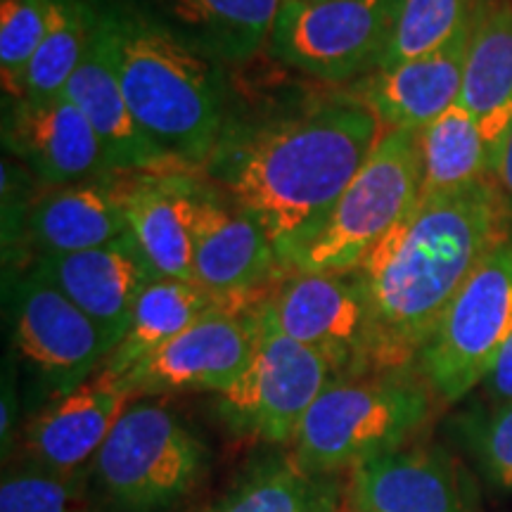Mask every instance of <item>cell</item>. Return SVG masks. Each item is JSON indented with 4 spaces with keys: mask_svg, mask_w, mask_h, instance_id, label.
<instances>
[{
    "mask_svg": "<svg viewBox=\"0 0 512 512\" xmlns=\"http://www.w3.org/2000/svg\"><path fill=\"white\" fill-rule=\"evenodd\" d=\"M91 10V34H88L86 50L64 88V95L91 121L112 174L117 171V174L128 176L181 166L147 136L143 126L133 117L131 107L121 93L117 74H114L112 57L98 15H95L93 0Z\"/></svg>",
    "mask_w": 512,
    "mask_h": 512,
    "instance_id": "obj_18",
    "label": "cell"
},
{
    "mask_svg": "<svg viewBox=\"0 0 512 512\" xmlns=\"http://www.w3.org/2000/svg\"><path fill=\"white\" fill-rule=\"evenodd\" d=\"M475 19L434 53L375 69L342 93L373 112L384 131H422L460 98Z\"/></svg>",
    "mask_w": 512,
    "mask_h": 512,
    "instance_id": "obj_17",
    "label": "cell"
},
{
    "mask_svg": "<svg viewBox=\"0 0 512 512\" xmlns=\"http://www.w3.org/2000/svg\"><path fill=\"white\" fill-rule=\"evenodd\" d=\"M477 448L489 475L512 491V403L491 408L477 427Z\"/></svg>",
    "mask_w": 512,
    "mask_h": 512,
    "instance_id": "obj_31",
    "label": "cell"
},
{
    "mask_svg": "<svg viewBox=\"0 0 512 512\" xmlns=\"http://www.w3.org/2000/svg\"><path fill=\"white\" fill-rule=\"evenodd\" d=\"M131 401L136 396L124 377L102 368L27 422L17 458L62 475L91 472L95 456Z\"/></svg>",
    "mask_w": 512,
    "mask_h": 512,
    "instance_id": "obj_14",
    "label": "cell"
},
{
    "mask_svg": "<svg viewBox=\"0 0 512 512\" xmlns=\"http://www.w3.org/2000/svg\"><path fill=\"white\" fill-rule=\"evenodd\" d=\"M128 221L119 181L57 185L29 204L24 216V245L34 259L76 254L124 238Z\"/></svg>",
    "mask_w": 512,
    "mask_h": 512,
    "instance_id": "obj_20",
    "label": "cell"
},
{
    "mask_svg": "<svg viewBox=\"0 0 512 512\" xmlns=\"http://www.w3.org/2000/svg\"><path fill=\"white\" fill-rule=\"evenodd\" d=\"M114 74L143 131L181 166H202L223 133L221 64L159 24L136 0H93Z\"/></svg>",
    "mask_w": 512,
    "mask_h": 512,
    "instance_id": "obj_3",
    "label": "cell"
},
{
    "mask_svg": "<svg viewBox=\"0 0 512 512\" xmlns=\"http://www.w3.org/2000/svg\"><path fill=\"white\" fill-rule=\"evenodd\" d=\"M0 512H98L91 472L62 475L17 458L3 470Z\"/></svg>",
    "mask_w": 512,
    "mask_h": 512,
    "instance_id": "obj_28",
    "label": "cell"
},
{
    "mask_svg": "<svg viewBox=\"0 0 512 512\" xmlns=\"http://www.w3.org/2000/svg\"><path fill=\"white\" fill-rule=\"evenodd\" d=\"M494 176L498 185H501L505 202H508V211H510V221H512V128L505 136L501 150H498L496 164H494Z\"/></svg>",
    "mask_w": 512,
    "mask_h": 512,
    "instance_id": "obj_34",
    "label": "cell"
},
{
    "mask_svg": "<svg viewBox=\"0 0 512 512\" xmlns=\"http://www.w3.org/2000/svg\"><path fill=\"white\" fill-rule=\"evenodd\" d=\"M384 128L344 93L252 126H223L207 181L266 230L285 268L316 238Z\"/></svg>",
    "mask_w": 512,
    "mask_h": 512,
    "instance_id": "obj_1",
    "label": "cell"
},
{
    "mask_svg": "<svg viewBox=\"0 0 512 512\" xmlns=\"http://www.w3.org/2000/svg\"><path fill=\"white\" fill-rule=\"evenodd\" d=\"M29 275L53 285L105 330L114 349L131 325L138 297L159 278L131 233L76 254L34 259Z\"/></svg>",
    "mask_w": 512,
    "mask_h": 512,
    "instance_id": "obj_16",
    "label": "cell"
},
{
    "mask_svg": "<svg viewBox=\"0 0 512 512\" xmlns=\"http://www.w3.org/2000/svg\"><path fill=\"white\" fill-rule=\"evenodd\" d=\"M335 512H361L356 508L354 503H351V498L347 496V491L344 494H337V501H335Z\"/></svg>",
    "mask_w": 512,
    "mask_h": 512,
    "instance_id": "obj_36",
    "label": "cell"
},
{
    "mask_svg": "<svg viewBox=\"0 0 512 512\" xmlns=\"http://www.w3.org/2000/svg\"><path fill=\"white\" fill-rule=\"evenodd\" d=\"M420 131H384L292 271L349 273L420 200Z\"/></svg>",
    "mask_w": 512,
    "mask_h": 512,
    "instance_id": "obj_6",
    "label": "cell"
},
{
    "mask_svg": "<svg viewBox=\"0 0 512 512\" xmlns=\"http://www.w3.org/2000/svg\"><path fill=\"white\" fill-rule=\"evenodd\" d=\"M138 5L211 62L240 64L268 48L283 0H143Z\"/></svg>",
    "mask_w": 512,
    "mask_h": 512,
    "instance_id": "obj_21",
    "label": "cell"
},
{
    "mask_svg": "<svg viewBox=\"0 0 512 512\" xmlns=\"http://www.w3.org/2000/svg\"><path fill=\"white\" fill-rule=\"evenodd\" d=\"M458 105L475 117L496 164L512 128V0L479 5Z\"/></svg>",
    "mask_w": 512,
    "mask_h": 512,
    "instance_id": "obj_23",
    "label": "cell"
},
{
    "mask_svg": "<svg viewBox=\"0 0 512 512\" xmlns=\"http://www.w3.org/2000/svg\"><path fill=\"white\" fill-rule=\"evenodd\" d=\"M200 185V178L178 166L128 174L119 181L128 233L159 278L195 280L192 235Z\"/></svg>",
    "mask_w": 512,
    "mask_h": 512,
    "instance_id": "obj_19",
    "label": "cell"
},
{
    "mask_svg": "<svg viewBox=\"0 0 512 512\" xmlns=\"http://www.w3.org/2000/svg\"><path fill=\"white\" fill-rule=\"evenodd\" d=\"M512 238L496 176L420 197L354 268L370 311L373 373H406L479 266Z\"/></svg>",
    "mask_w": 512,
    "mask_h": 512,
    "instance_id": "obj_2",
    "label": "cell"
},
{
    "mask_svg": "<svg viewBox=\"0 0 512 512\" xmlns=\"http://www.w3.org/2000/svg\"><path fill=\"white\" fill-rule=\"evenodd\" d=\"M209 448L162 401L128 403L91 465L95 501L107 512H164L200 484Z\"/></svg>",
    "mask_w": 512,
    "mask_h": 512,
    "instance_id": "obj_5",
    "label": "cell"
},
{
    "mask_svg": "<svg viewBox=\"0 0 512 512\" xmlns=\"http://www.w3.org/2000/svg\"><path fill=\"white\" fill-rule=\"evenodd\" d=\"M403 0H283L268 50L318 81H358L380 67Z\"/></svg>",
    "mask_w": 512,
    "mask_h": 512,
    "instance_id": "obj_7",
    "label": "cell"
},
{
    "mask_svg": "<svg viewBox=\"0 0 512 512\" xmlns=\"http://www.w3.org/2000/svg\"><path fill=\"white\" fill-rule=\"evenodd\" d=\"M347 496L361 512H467L451 467L427 448H399L349 472Z\"/></svg>",
    "mask_w": 512,
    "mask_h": 512,
    "instance_id": "obj_22",
    "label": "cell"
},
{
    "mask_svg": "<svg viewBox=\"0 0 512 512\" xmlns=\"http://www.w3.org/2000/svg\"><path fill=\"white\" fill-rule=\"evenodd\" d=\"M427 392L406 373L337 377L306 413L294 460L325 477L399 451L430 415Z\"/></svg>",
    "mask_w": 512,
    "mask_h": 512,
    "instance_id": "obj_4",
    "label": "cell"
},
{
    "mask_svg": "<svg viewBox=\"0 0 512 512\" xmlns=\"http://www.w3.org/2000/svg\"><path fill=\"white\" fill-rule=\"evenodd\" d=\"M17 427V380L15 373L5 370L3 375V411H0V439H3V456L8 458V451L15 441Z\"/></svg>",
    "mask_w": 512,
    "mask_h": 512,
    "instance_id": "obj_33",
    "label": "cell"
},
{
    "mask_svg": "<svg viewBox=\"0 0 512 512\" xmlns=\"http://www.w3.org/2000/svg\"><path fill=\"white\" fill-rule=\"evenodd\" d=\"M230 302L254 304L245 299H223L195 280L155 278L138 297L131 325L117 349L107 358L105 368L117 375H126L128 370L136 368L140 361L155 354L171 339H176L209 311Z\"/></svg>",
    "mask_w": 512,
    "mask_h": 512,
    "instance_id": "obj_24",
    "label": "cell"
},
{
    "mask_svg": "<svg viewBox=\"0 0 512 512\" xmlns=\"http://www.w3.org/2000/svg\"><path fill=\"white\" fill-rule=\"evenodd\" d=\"M12 342L53 399L91 380L114 351L88 313L29 273L15 290Z\"/></svg>",
    "mask_w": 512,
    "mask_h": 512,
    "instance_id": "obj_12",
    "label": "cell"
},
{
    "mask_svg": "<svg viewBox=\"0 0 512 512\" xmlns=\"http://www.w3.org/2000/svg\"><path fill=\"white\" fill-rule=\"evenodd\" d=\"M482 387L486 399L491 401V408L512 403V335L505 339L503 347L498 349L494 361H491L482 380Z\"/></svg>",
    "mask_w": 512,
    "mask_h": 512,
    "instance_id": "obj_32",
    "label": "cell"
},
{
    "mask_svg": "<svg viewBox=\"0 0 512 512\" xmlns=\"http://www.w3.org/2000/svg\"><path fill=\"white\" fill-rule=\"evenodd\" d=\"M259 309L261 304H223L121 377L136 399L176 392L221 394L252 361Z\"/></svg>",
    "mask_w": 512,
    "mask_h": 512,
    "instance_id": "obj_11",
    "label": "cell"
},
{
    "mask_svg": "<svg viewBox=\"0 0 512 512\" xmlns=\"http://www.w3.org/2000/svg\"><path fill=\"white\" fill-rule=\"evenodd\" d=\"M264 313L283 335L323 356L335 377L373 373L370 311L354 271H290Z\"/></svg>",
    "mask_w": 512,
    "mask_h": 512,
    "instance_id": "obj_10",
    "label": "cell"
},
{
    "mask_svg": "<svg viewBox=\"0 0 512 512\" xmlns=\"http://www.w3.org/2000/svg\"><path fill=\"white\" fill-rule=\"evenodd\" d=\"M482 0H403L394 36L380 67L415 60L446 46L477 15Z\"/></svg>",
    "mask_w": 512,
    "mask_h": 512,
    "instance_id": "obj_29",
    "label": "cell"
},
{
    "mask_svg": "<svg viewBox=\"0 0 512 512\" xmlns=\"http://www.w3.org/2000/svg\"><path fill=\"white\" fill-rule=\"evenodd\" d=\"M337 380L323 356L283 335L259 309V339L242 375L223 389L219 415L235 437L294 444L320 392Z\"/></svg>",
    "mask_w": 512,
    "mask_h": 512,
    "instance_id": "obj_8",
    "label": "cell"
},
{
    "mask_svg": "<svg viewBox=\"0 0 512 512\" xmlns=\"http://www.w3.org/2000/svg\"><path fill=\"white\" fill-rule=\"evenodd\" d=\"M3 140L38 181L55 188L112 174L91 121L64 93L5 100Z\"/></svg>",
    "mask_w": 512,
    "mask_h": 512,
    "instance_id": "obj_15",
    "label": "cell"
},
{
    "mask_svg": "<svg viewBox=\"0 0 512 512\" xmlns=\"http://www.w3.org/2000/svg\"><path fill=\"white\" fill-rule=\"evenodd\" d=\"M337 494H339V489H335V486L328 484V489H325V496H323V503H320V512H335Z\"/></svg>",
    "mask_w": 512,
    "mask_h": 512,
    "instance_id": "obj_35",
    "label": "cell"
},
{
    "mask_svg": "<svg viewBox=\"0 0 512 512\" xmlns=\"http://www.w3.org/2000/svg\"><path fill=\"white\" fill-rule=\"evenodd\" d=\"M512 335V240L498 247L456 294L415 363L441 401L465 399Z\"/></svg>",
    "mask_w": 512,
    "mask_h": 512,
    "instance_id": "obj_9",
    "label": "cell"
},
{
    "mask_svg": "<svg viewBox=\"0 0 512 512\" xmlns=\"http://www.w3.org/2000/svg\"><path fill=\"white\" fill-rule=\"evenodd\" d=\"M48 29V0H0V74L5 100L24 98V79Z\"/></svg>",
    "mask_w": 512,
    "mask_h": 512,
    "instance_id": "obj_30",
    "label": "cell"
},
{
    "mask_svg": "<svg viewBox=\"0 0 512 512\" xmlns=\"http://www.w3.org/2000/svg\"><path fill=\"white\" fill-rule=\"evenodd\" d=\"M287 273L266 230L204 178L192 235L195 283L223 299L264 304Z\"/></svg>",
    "mask_w": 512,
    "mask_h": 512,
    "instance_id": "obj_13",
    "label": "cell"
},
{
    "mask_svg": "<svg viewBox=\"0 0 512 512\" xmlns=\"http://www.w3.org/2000/svg\"><path fill=\"white\" fill-rule=\"evenodd\" d=\"M420 197L444 195L494 176L489 145L463 105H453L420 131Z\"/></svg>",
    "mask_w": 512,
    "mask_h": 512,
    "instance_id": "obj_25",
    "label": "cell"
},
{
    "mask_svg": "<svg viewBox=\"0 0 512 512\" xmlns=\"http://www.w3.org/2000/svg\"><path fill=\"white\" fill-rule=\"evenodd\" d=\"M328 482L292 458H264L204 512H320Z\"/></svg>",
    "mask_w": 512,
    "mask_h": 512,
    "instance_id": "obj_26",
    "label": "cell"
},
{
    "mask_svg": "<svg viewBox=\"0 0 512 512\" xmlns=\"http://www.w3.org/2000/svg\"><path fill=\"white\" fill-rule=\"evenodd\" d=\"M91 15V0H48V29L27 69L24 98L64 93L86 50Z\"/></svg>",
    "mask_w": 512,
    "mask_h": 512,
    "instance_id": "obj_27",
    "label": "cell"
}]
</instances>
